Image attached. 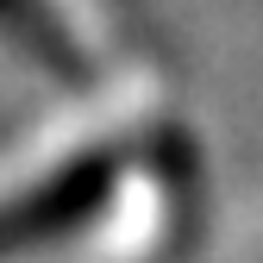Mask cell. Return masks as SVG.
I'll return each instance as SVG.
<instances>
[{
  "label": "cell",
  "instance_id": "obj_1",
  "mask_svg": "<svg viewBox=\"0 0 263 263\" xmlns=\"http://www.w3.org/2000/svg\"><path fill=\"white\" fill-rule=\"evenodd\" d=\"M119 170H125V151L101 144V151H88L76 163H63V170H50L44 182H31L25 194L0 201V263L31 257V251L50 245V238L82 232V226L113 201Z\"/></svg>",
  "mask_w": 263,
  "mask_h": 263
},
{
  "label": "cell",
  "instance_id": "obj_2",
  "mask_svg": "<svg viewBox=\"0 0 263 263\" xmlns=\"http://www.w3.org/2000/svg\"><path fill=\"white\" fill-rule=\"evenodd\" d=\"M0 38H13V50H25L31 63H44L50 76H69V82L88 76L69 25H63L44 0H0Z\"/></svg>",
  "mask_w": 263,
  "mask_h": 263
}]
</instances>
